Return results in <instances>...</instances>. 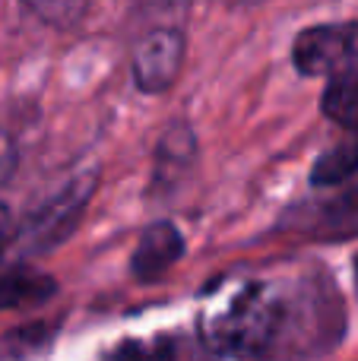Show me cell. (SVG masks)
Instances as JSON below:
<instances>
[{"instance_id": "cell-1", "label": "cell", "mask_w": 358, "mask_h": 361, "mask_svg": "<svg viewBox=\"0 0 358 361\" xmlns=\"http://www.w3.org/2000/svg\"><path fill=\"white\" fill-rule=\"evenodd\" d=\"M283 307L260 282H241L203 311L200 339L209 352L228 358H251L270 349L279 336Z\"/></svg>"}, {"instance_id": "cell-2", "label": "cell", "mask_w": 358, "mask_h": 361, "mask_svg": "<svg viewBox=\"0 0 358 361\" xmlns=\"http://www.w3.org/2000/svg\"><path fill=\"white\" fill-rule=\"evenodd\" d=\"M298 73L342 80L358 73V23H321L304 29L292 44Z\"/></svg>"}, {"instance_id": "cell-3", "label": "cell", "mask_w": 358, "mask_h": 361, "mask_svg": "<svg viewBox=\"0 0 358 361\" xmlns=\"http://www.w3.org/2000/svg\"><path fill=\"white\" fill-rule=\"evenodd\" d=\"M92 190H95L92 178H76L57 197H51L42 209H35V216L25 222L23 235H19V244H23L25 254H48V250H54L73 231V225L80 222L82 206L89 203Z\"/></svg>"}, {"instance_id": "cell-4", "label": "cell", "mask_w": 358, "mask_h": 361, "mask_svg": "<svg viewBox=\"0 0 358 361\" xmlns=\"http://www.w3.org/2000/svg\"><path fill=\"white\" fill-rule=\"evenodd\" d=\"M184 61V35L178 29H152L133 48V80L143 92H165Z\"/></svg>"}, {"instance_id": "cell-5", "label": "cell", "mask_w": 358, "mask_h": 361, "mask_svg": "<svg viewBox=\"0 0 358 361\" xmlns=\"http://www.w3.org/2000/svg\"><path fill=\"white\" fill-rule=\"evenodd\" d=\"M184 257V238L171 222H156L143 231L137 250H133V276L152 282L165 276Z\"/></svg>"}, {"instance_id": "cell-6", "label": "cell", "mask_w": 358, "mask_h": 361, "mask_svg": "<svg viewBox=\"0 0 358 361\" xmlns=\"http://www.w3.org/2000/svg\"><path fill=\"white\" fill-rule=\"evenodd\" d=\"M57 292V282L51 276L38 273L29 267L6 269L0 276V311H13V307H35L48 301Z\"/></svg>"}, {"instance_id": "cell-7", "label": "cell", "mask_w": 358, "mask_h": 361, "mask_svg": "<svg viewBox=\"0 0 358 361\" xmlns=\"http://www.w3.org/2000/svg\"><path fill=\"white\" fill-rule=\"evenodd\" d=\"M358 175V130H349L346 140L330 146L311 169L314 187H340Z\"/></svg>"}, {"instance_id": "cell-8", "label": "cell", "mask_w": 358, "mask_h": 361, "mask_svg": "<svg viewBox=\"0 0 358 361\" xmlns=\"http://www.w3.org/2000/svg\"><path fill=\"white\" fill-rule=\"evenodd\" d=\"M323 114L333 124L358 130V73L342 76V80H330L327 92H323Z\"/></svg>"}, {"instance_id": "cell-9", "label": "cell", "mask_w": 358, "mask_h": 361, "mask_svg": "<svg viewBox=\"0 0 358 361\" xmlns=\"http://www.w3.org/2000/svg\"><path fill=\"white\" fill-rule=\"evenodd\" d=\"M23 4L29 6L42 23L57 25V29L73 25L76 19L82 16V10H86V0H23Z\"/></svg>"}, {"instance_id": "cell-10", "label": "cell", "mask_w": 358, "mask_h": 361, "mask_svg": "<svg viewBox=\"0 0 358 361\" xmlns=\"http://www.w3.org/2000/svg\"><path fill=\"white\" fill-rule=\"evenodd\" d=\"M6 241H10V219H6V212L0 209V254H4Z\"/></svg>"}, {"instance_id": "cell-11", "label": "cell", "mask_w": 358, "mask_h": 361, "mask_svg": "<svg viewBox=\"0 0 358 361\" xmlns=\"http://www.w3.org/2000/svg\"><path fill=\"white\" fill-rule=\"evenodd\" d=\"M355 273H358V260H355Z\"/></svg>"}]
</instances>
